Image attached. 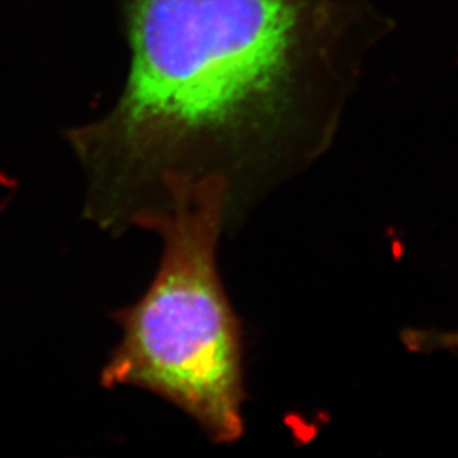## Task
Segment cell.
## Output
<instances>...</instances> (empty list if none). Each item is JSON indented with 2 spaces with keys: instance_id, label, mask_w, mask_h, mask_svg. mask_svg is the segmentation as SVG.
<instances>
[{
  "instance_id": "1",
  "label": "cell",
  "mask_w": 458,
  "mask_h": 458,
  "mask_svg": "<svg viewBox=\"0 0 458 458\" xmlns=\"http://www.w3.org/2000/svg\"><path fill=\"white\" fill-rule=\"evenodd\" d=\"M131 49L114 109L68 132L89 214L130 226L175 174H221L323 134L395 30L374 0H124Z\"/></svg>"
},
{
  "instance_id": "3",
  "label": "cell",
  "mask_w": 458,
  "mask_h": 458,
  "mask_svg": "<svg viewBox=\"0 0 458 458\" xmlns=\"http://www.w3.org/2000/svg\"><path fill=\"white\" fill-rule=\"evenodd\" d=\"M406 342L414 350H458V333L411 331Z\"/></svg>"
},
{
  "instance_id": "2",
  "label": "cell",
  "mask_w": 458,
  "mask_h": 458,
  "mask_svg": "<svg viewBox=\"0 0 458 458\" xmlns=\"http://www.w3.org/2000/svg\"><path fill=\"white\" fill-rule=\"evenodd\" d=\"M229 200L228 177L175 174L134 217L160 234L162 260L141 299L115 312L121 342L100 376L160 395L219 445L245 431L242 329L217 267Z\"/></svg>"
}]
</instances>
